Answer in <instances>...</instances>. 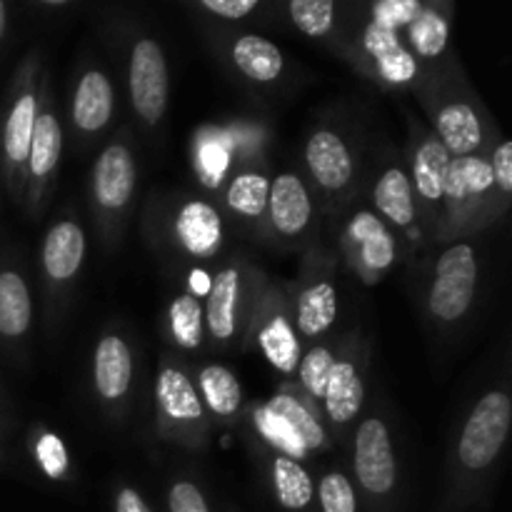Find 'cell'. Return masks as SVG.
Here are the masks:
<instances>
[{
  "mask_svg": "<svg viewBox=\"0 0 512 512\" xmlns=\"http://www.w3.org/2000/svg\"><path fill=\"white\" fill-rule=\"evenodd\" d=\"M512 423V403L510 395L503 390H490L473 413L465 420L463 435L458 443V458L463 468L468 470H485L495 463V458L503 450L505 440H508Z\"/></svg>",
  "mask_w": 512,
  "mask_h": 512,
  "instance_id": "obj_1",
  "label": "cell"
},
{
  "mask_svg": "<svg viewBox=\"0 0 512 512\" xmlns=\"http://www.w3.org/2000/svg\"><path fill=\"white\" fill-rule=\"evenodd\" d=\"M478 288V255L473 245L455 243L435 263V278L430 285V313L443 323H455L470 310Z\"/></svg>",
  "mask_w": 512,
  "mask_h": 512,
  "instance_id": "obj_2",
  "label": "cell"
},
{
  "mask_svg": "<svg viewBox=\"0 0 512 512\" xmlns=\"http://www.w3.org/2000/svg\"><path fill=\"white\" fill-rule=\"evenodd\" d=\"M128 83L135 113L148 125L160 123L168 108V63L153 38H140L130 50Z\"/></svg>",
  "mask_w": 512,
  "mask_h": 512,
  "instance_id": "obj_3",
  "label": "cell"
},
{
  "mask_svg": "<svg viewBox=\"0 0 512 512\" xmlns=\"http://www.w3.org/2000/svg\"><path fill=\"white\" fill-rule=\"evenodd\" d=\"M355 478L370 498H388L398 483L393 440L380 418L363 420L355 433Z\"/></svg>",
  "mask_w": 512,
  "mask_h": 512,
  "instance_id": "obj_4",
  "label": "cell"
},
{
  "mask_svg": "<svg viewBox=\"0 0 512 512\" xmlns=\"http://www.w3.org/2000/svg\"><path fill=\"white\" fill-rule=\"evenodd\" d=\"M305 163L315 183L328 193H338L353 180V155L333 130H315L305 145Z\"/></svg>",
  "mask_w": 512,
  "mask_h": 512,
  "instance_id": "obj_5",
  "label": "cell"
},
{
  "mask_svg": "<svg viewBox=\"0 0 512 512\" xmlns=\"http://www.w3.org/2000/svg\"><path fill=\"white\" fill-rule=\"evenodd\" d=\"M135 188V163L125 145L115 143L100 153L93 173V195L108 213L123 210Z\"/></svg>",
  "mask_w": 512,
  "mask_h": 512,
  "instance_id": "obj_6",
  "label": "cell"
},
{
  "mask_svg": "<svg viewBox=\"0 0 512 512\" xmlns=\"http://www.w3.org/2000/svg\"><path fill=\"white\" fill-rule=\"evenodd\" d=\"M158 410L173 428L193 430L203 423V403L193 380L175 365H163L155 383Z\"/></svg>",
  "mask_w": 512,
  "mask_h": 512,
  "instance_id": "obj_7",
  "label": "cell"
},
{
  "mask_svg": "<svg viewBox=\"0 0 512 512\" xmlns=\"http://www.w3.org/2000/svg\"><path fill=\"white\" fill-rule=\"evenodd\" d=\"M178 243L195 258H210L223 243V220L205 200H188L175 215Z\"/></svg>",
  "mask_w": 512,
  "mask_h": 512,
  "instance_id": "obj_8",
  "label": "cell"
},
{
  "mask_svg": "<svg viewBox=\"0 0 512 512\" xmlns=\"http://www.w3.org/2000/svg\"><path fill=\"white\" fill-rule=\"evenodd\" d=\"M93 383L95 393L105 403L125 398L133 383V353L128 343L118 335H105L93 355Z\"/></svg>",
  "mask_w": 512,
  "mask_h": 512,
  "instance_id": "obj_9",
  "label": "cell"
},
{
  "mask_svg": "<svg viewBox=\"0 0 512 512\" xmlns=\"http://www.w3.org/2000/svg\"><path fill=\"white\" fill-rule=\"evenodd\" d=\"M268 213L280 235L295 238L308 228L313 205H310V195L300 175L280 173L273 180L268 195Z\"/></svg>",
  "mask_w": 512,
  "mask_h": 512,
  "instance_id": "obj_10",
  "label": "cell"
},
{
  "mask_svg": "<svg viewBox=\"0 0 512 512\" xmlns=\"http://www.w3.org/2000/svg\"><path fill=\"white\" fill-rule=\"evenodd\" d=\"M435 130L438 140L445 145L450 158H465V155H478L483 148V123L480 115L470 103H448L435 115Z\"/></svg>",
  "mask_w": 512,
  "mask_h": 512,
  "instance_id": "obj_11",
  "label": "cell"
},
{
  "mask_svg": "<svg viewBox=\"0 0 512 512\" xmlns=\"http://www.w3.org/2000/svg\"><path fill=\"white\" fill-rule=\"evenodd\" d=\"M495 188L493 168L483 155H465V158L450 160L448 175H445V200L443 205L453 208H468L473 200L485 198Z\"/></svg>",
  "mask_w": 512,
  "mask_h": 512,
  "instance_id": "obj_12",
  "label": "cell"
},
{
  "mask_svg": "<svg viewBox=\"0 0 512 512\" xmlns=\"http://www.w3.org/2000/svg\"><path fill=\"white\" fill-rule=\"evenodd\" d=\"M85 258V235L78 223L63 220L53 225L43 243V268L45 275L55 283H68L75 278Z\"/></svg>",
  "mask_w": 512,
  "mask_h": 512,
  "instance_id": "obj_13",
  "label": "cell"
},
{
  "mask_svg": "<svg viewBox=\"0 0 512 512\" xmlns=\"http://www.w3.org/2000/svg\"><path fill=\"white\" fill-rule=\"evenodd\" d=\"M328 418L335 425H348L358 418L365 403V385L353 360H335L323 395Z\"/></svg>",
  "mask_w": 512,
  "mask_h": 512,
  "instance_id": "obj_14",
  "label": "cell"
},
{
  "mask_svg": "<svg viewBox=\"0 0 512 512\" xmlns=\"http://www.w3.org/2000/svg\"><path fill=\"white\" fill-rule=\"evenodd\" d=\"M450 153L438 138H428L415 148L413 155V180L415 193L428 210L443 208L445 200V175L450 168Z\"/></svg>",
  "mask_w": 512,
  "mask_h": 512,
  "instance_id": "obj_15",
  "label": "cell"
},
{
  "mask_svg": "<svg viewBox=\"0 0 512 512\" xmlns=\"http://www.w3.org/2000/svg\"><path fill=\"white\" fill-rule=\"evenodd\" d=\"M350 243L358 248L360 260L370 273H385L395 263V240L383 220L370 210H360L348 225Z\"/></svg>",
  "mask_w": 512,
  "mask_h": 512,
  "instance_id": "obj_16",
  "label": "cell"
},
{
  "mask_svg": "<svg viewBox=\"0 0 512 512\" xmlns=\"http://www.w3.org/2000/svg\"><path fill=\"white\" fill-rule=\"evenodd\" d=\"M113 115V85L100 70H88L73 95V123L83 133H98Z\"/></svg>",
  "mask_w": 512,
  "mask_h": 512,
  "instance_id": "obj_17",
  "label": "cell"
},
{
  "mask_svg": "<svg viewBox=\"0 0 512 512\" xmlns=\"http://www.w3.org/2000/svg\"><path fill=\"white\" fill-rule=\"evenodd\" d=\"M238 305H240V273L235 268L220 270L213 278L208 290V308H205V323L215 340L225 343L235 335L238 328Z\"/></svg>",
  "mask_w": 512,
  "mask_h": 512,
  "instance_id": "obj_18",
  "label": "cell"
},
{
  "mask_svg": "<svg viewBox=\"0 0 512 512\" xmlns=\"http://www.w3.org/2000/svg\"><path fill=\"white\" fill-rule=\"evenodd\" d=\"M363 45L370 58L375 60V65H378L380 78L388 80V83H410L415 78V73H418V63H415L413 53H408L403 48V43L398 40V33H388V30L368 25L363 35Z\"/></svg>",
  "mask_w": 512,
  "mask_h": 512,
  "instance_id": "obj_19",
  "label": "cell"
},
{
  "mask_svg": "<svg viewBox=\"0 0 512 512\" xmlns=\"http://www.w3.org/2000/svg\"><path fill=\"white\" fill-rule=\"evenodd\" d=\"M375 208L380 210L388 223L398 225V228H410L415 223V193L410 175L403 168H388L378 178L373 190Z\"/></svg>",
  "mask_w": 512,
  "mask_h": 512,
  "instance_id": "obj_20",
  "label": "cell"
},
{
  "mask_svg": "<svg viewBox=\"0 0 512 512\" xmlns=\"http://www.w3.org/2000/svg\"><path fill=\"white\" fill-rule=\"evenodd\" d=\"M258 345L265 360L283 375H293L300 363V340L280 310L268 313L258 328Z\"/></svg>",
  "mask_w": 512,
  "mask_h": 512,
  "instance_id": "obj_21",
  "label": "cell"
},
{
  "mask_svg": "<svg viewBox=\"0 0 512 512\" xmlns=\"http://www.w3.org/2000/svg\"><path fill=\"white\" fill-rule=\"evenodd\" d=\"M338 318V293L328 280L308 285L295 305V325L305 338H318Z\"/></svg>",
  "mask_w": 512,
  "mask_h": 512,
  "instance_id": "obj_22",
  "label": "cell"
},
{
  "mask_svg": "<svg viewBox=\"0 0 512 512\" xmlns=\"http://www.w3.org/2000/svg\"><path fill=\"white\" fill-rule=\"evenodd\" d=\"M233 63L243 75L258 83H270L278 80L283 73V53L273 40L263 38V35H243L235 40L233 45Z\"/></svg>",
  "mask_w": 512,
  "mask_h": 512,
  "instance_id": "obj_23",
  "label": "cell"
},
{
  "mask_svg": "<svg viewBox=\"0 0 512 512\" xmlns=\"http://www.w3.org/2000/svg\"><path fill=\"white\" fill-rule=\"evenodd\" d=\"M60 153H63V130H60L58 118L53 110L45 108L38 113L33 128V138H30V153H28V170L30 178L35 183H45L50 175L58 168Z\"/></svg>",
  "mask_w": 512,
  "mask_h": 512,
  "instance_id": "obj_24",
  "label": "cell"
},
{
  "mask_svg": "<svg viewBox=\"0 0 512 512\" xmlns=\"http://www.w3.org/2000/svg\"><path fill=\"white\" fill-rule=\"evenodd\" d=\"M270 483L275 500L288 512H305L313 505V478L308 470L293 458L275 455L270 465Z\"/></svg>",
  "mask_w": 512,
  "mask_h": 512,
  "instance_id": "obj_25",
  "label": "cell"
},
{
  "mask_svg": "<svg viewBox=\"0 0 512 512\" xmlns=\"http://www.w3.org/2000/svg\"><path fill=\"white\" fill-rule=\"evenodd\" d=\"M198 388L200 403L208 405L210 413L218 418H233L243 403L240 380L225 365H205L198 375Z\"/></svg>",
  "mask_w": 512,
  "mask_h": 512,
  "instance_id": "obj_26",
  "label": "cell"
},
{
  "mask_svg": "<svg viewBox=\"0 0 512 512\" xmlns=\"http://www.w3.org/2000/svg\"><path fill=\"white\" fill-rule=\"evenodd\" d=\"M33 305L25 280L13 270L0 273V335L5 338H20L28 333Z\"/></svg>",
  "mask_w": 512,
  "mask_h": 512,
  "instance_id": "obj_27",
  "label": "cell"
},
{
  "mask_svg": "<svg viewBox=\"0 0 512 512\" xmlns=\"http://www.w3.org/2000/svg\"><path fill=\"white\" fill-rule=\"evenodd\" d=\"M35 118H38V100H35L33 90H25V93L15 100L13 110H10L3 135L5 158H8V163L13 165V168H20L23 163H28Z\"/></svg>",
  "mask_w": 512,
  "mask_h": 512,
  "instance_id": "obj_28",
  "label": "cell"
},
{
  "mask_svg": "<svg viewBox=\"0 0 512 512\" xmlns=\"http://www.w3.org/2000/svg\"><path fill=\"white\" fill-rule=\"evenodd\" d=\"M265 410L278 415L308 450L325 448V430L320 428L313 413L298 398H293V395H275L270 403H265Z\"/></svg>",
  "mask_w": 512,
  "mask_h": 512,
  "instance_id": "obj_29",
  "label": "cell"
},
{
  "mask_svg": "<svg viewBox=\"0 0 512 512\" xmlns=\"http://www.w3.org/2000/svg\"><path fill=\"white\" fill-rule=\"evenodd\" d=\"M448 35V18L433 5H423L418 18L408 25V40L420 58H438L448 48Z\"/></svg>",
  "mask_w": 512,
  "mask_h": 512,
  "instance_id": "obj_30",
  "label": "cell"
},
{
  "mask_svg": "<svg viewBox=\"0 0 512 512\" xmlns=\"http://www.w3.org/2000/svg\"><path fill=\"white\" fill-rule=\"evenodd\" d=\"M268 195H270V180L263 173H240L230 180L228 200L230 208L243 218H260L268 210Z\"/></svg>",
  "mask_w": 512,
  "mask_h": 512,
  "instance_id": "obj_31",
  "label": "cell"
},
{
  "mask_svg": "<svg viewBox=\"0 0 512 512\" xmlns=\"http://www.w3.org/2000/svg\"><path fill=\"white\" fill-rule=\"evenodd\" d=\"M170 333L180 348L195 350L203 343V305L198 295L183 293L170 305Z\"/></svg>",
  "mask_w": 512,
  "mask_h": 512,
  "instance_id": "obj_32",
  "label": "cell"
},
{
  "mask_svg": "<svg viewBox=\"0 0 512 512\" xmlns=\"http://www.w3.org/2000/svg\"><path fill=\"white\" fill-rule=\"evenodd\" d=\"M288 13L295 28L303 30L310 38H323L335 23L333 0H293L288 5Z\"/></svg>",
  "mask_w": 512,
  "mask_h": 512,
  "instance_id": "obj_33",
  "label": "cell"
},
{
  "mask_svg": "<svg viewBox=\"0 0 512 512\" xmlns=\"http://www.w3.org/2000/svg\"><path fill=\"white\" fill-rule=\"evenodd\" d=\"M333 353L323 345H315L310 348L308 353L300 355L298 363V373H300V383L303 388L308 390V395H313L315 400H323L325 395V385H328V375L333 370Z\"/></svg>",
  "mask_w": 512,
  "mask_h": 512,
  "instance_id": "obj_34",
  "label": "cell"
},
{
  "mask_svg": "<svg viewBox=\"0 0 512 512\" xmlns=\"http://www.w3.org/2000/svg\"><path fill=\"white\" fill-rule=\"evenodd\" d=\"M255 425H258L260 435H263V438H268V443H273L275 448L283 450L280 455H285V458L300 460L310 453V450L305 448L298 438H295L293 430H290L288 425L278 418V415H273L270 410H265V405L258 410V413H255Z\"/></svg>",
  "mask_w": 512,
  "mask_h": 512,
  "instance_id": "obj_35",
  "label": "cell"
},
{
  "mask_svg": "<svg viewBox=\"0 0 512 512\" xmlns=\"http://www.w3.org/2000/svg\"><path fill=\"white\" fill-rule=\"evenodd\" d=\"M318 503L323 512H358V495L353 483L338 470L323 475L318 488Z\"/></svg>",
  "mask_w": 512,
  "mask_h": 512,
  "instance_id": "obj_36",
  "label": "cell"
},
{
  "mask_svg": "<svg viewBox=\"0 0 512 512\" xmlns=\"http://www.w3.org/2000/svg\"><path fill=\"white\" fill-rule=\"evenodd\" d=\"M425 3L420 0H380L370 10V25L380 30H388V33H398L400 28H408L418 13L423 10Z\"/></svg>",
  "mask_w": 512,
  "mask_h": 512,
  "instance_id": "obj_37",
  "label": "cell"
},
{
  "mask_svg": "<svg viewBox=\"0 0 512 512\" xmlns=\"http://www.w3.org/2000/svg\"><path fill=\"white\" fill-rule=\"evenodd\" d=\"M35 460L50 480H63L68 475V450L55 433H43L35 440Z\"/></svg>",
  "mask_w": 512,
  "mask_h": 512,
  "instance_id": "obj_38",
  "label": "cell"
},
{
  "mask_svg": "<svg viewBox=\"0 0 512 512\" xmlns=\"http://www.w3.org/2000/svg\"><path fill=\"white\" fill-rule=\"evenodd\" d=\"M168 510L170 512H210L208 500L200 493V488L190 480H178L168 490Z\"/></svg>",
  "mask_w": 512,
  "mask_h": 512,
  "instance_id": "obj_39",
  "label": "cell"
},
{
  "mask_svg": "<svg viewBox=\"0 0 512 512\" xmlns=\"http://www.w3.org/2000/svg\"><path fill=\"white\" fill-rule=\"evenodd\" d=\"M490 168H493L495 185L500 188V193L510 195L512 193V143L503 140V143L495 148L493 158H490Z\"/></svg>",
  "mask_w": 512,
  "mask_h": 512,
  "instance_id": "obj_40",
  "label": "cell"
},
{
  "mask_svg": "<svg viewBox=\"0 0 512 512\" xmlns=\"http://www.w3.org/2000/svg\"><path fill=\"white\" fill-rule=\"evenodd\" d=\"M200 5L225 20H240L258 8V0H203Z\"/></svg>",
  "mask_w": 512,
  "mask_h": 512,
  "instance_id": "obj_41",
  "label": "cell"
},
{
  "mask_svg": "<svg viewBox=\"0 0 512 512\" xmlns=\"http://www.w3.org/2000/svg\"><path fill=\"white\" fill-rule=\"evenodd\" d=\"M115 512H153L148 508V503L143 500V495L133 488H120L115 495Z\"/></svg>",
  "mask_w": 512,
  "mask_h": 512,
  "instance_id": "obj_42",
  "label": "cell"
},
{
  "mask_svg": "<svg viewBox=\"0 0 512 512\" xmlns=\"http://www.w3.org/2000/svg\"><path fill=\"white\" fill-rule=\"evenodd\" d=\"M5 23H8V10H5V3L0 0V38H3L5 33Z\"/></svg>",
  "mask_w": 512,
  "mask_h": 512,
  "instance_id": "obj_43",
  "label": "cell"
}]
</instances>
